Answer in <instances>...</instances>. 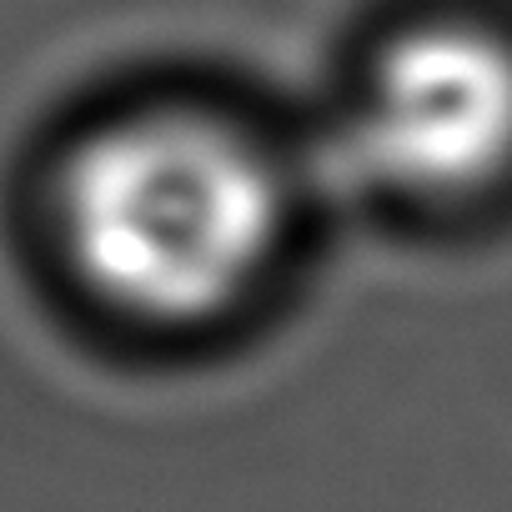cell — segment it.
Wrapping results in <instances>:
<instances>
[{"label":"cell","instance_id":"cell-1","mask_svg":"<svg viewBox=\"0 0 512 512\" xmlns=\"http://www.w3.org/2000/svg\"><path fill=\"white\" fill-rule=\"evenodd\" d=\"M56 241L71 277L116 317L196 332L272 272L287 191L231 121L151 106L86 131L56 176Z\"/></svg>","mask_w":512,"mask_h":512},{"label":"cell","instance_id":"cell-2","mask_svg":"<svg viewBox=\"0 0 512 512\" xmlns=\"http://www.w3.org/2000/svg\"><path fill=\"white\" fill-rule=\"evenodd\" d=\"M362 166L422 206H462L512 176V36L432 16L387 36L362 76Z\"/></svg>","mask_w":512,"mask_h":512}]
</instances>
